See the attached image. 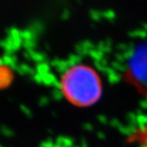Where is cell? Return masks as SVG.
Masks as SVG:
<instances>
[{
	"label": "cell",
	"mask_w": 147,
	"mask_h": 147,
	"mask_svg": "<svg viewBox=\"0 0 147 147\" xmlns=\"http://www.w3.org/2000/svg\"><path fill=\"white\" fill-rule=\"evenodd\" d=\"M66 91L68 96L80 103H89L98 93V83L95 75L87 68L76 67L66 76Z\"/></svg>",
	"instance_id": "cell-1"
}]
</instances>
